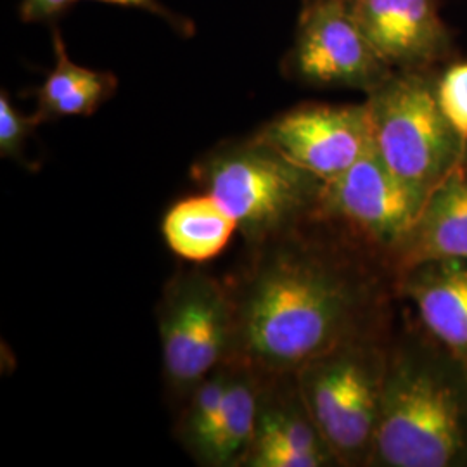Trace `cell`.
Here are the masks:
<instances>
[{
  "label": "cell",
  "mask_w": 467,
  "mask_h": 467,
  "mask_svg": "<svg viewBox=\"0 0 467 467\" xmlns=\"http://www.w3.org/2000/svg\"><path fill=\"white\" fill-rule=\"evenodd\" d=\"M92 2H104V4H113V5H121V7L146 11V13H150L152 16L163 19L173 32H177L182 36H192L196 32V26L189 17L181 16V15L170 11L160 0H92Z\"/></svg>",
  "instance_id": "20"
},
{
  "label": "cell",
  "mask_w": 467,
  "mask_h": 467,
  "mask_svg": "<svg viewBox=\"0 0 467 467\" xmlns=\"http://www.w3.org/2000/svg\"><path fill=\"white\" fill-rule=\"evenodd\" d=\"M426 200L428 194L389 170L372 142L345 173L322 182L314 217L336 222L395 253L418 222Z\"/></svg>",
  "instance_id": "8"
},
{
  "label": "cell",
  "mask_w": 467,
  "mask_h": 467,
  "mask_svg": "<svg viewBox=\"0 0 467 467\" xmlns=\"http://www.w3.org/2000/svg\"><path fill=\"white\" fill-rule=\"evenodd\" d=\"M368 464H467V366L451 351L405 348L386 360Z\"/></svg>",
  "instance_id": "2"
},
{
  "label": "cell",
  "mask_w": 467,
  "mask_h": 467,
  "mask_svg": "<svg viewBox=\"0 0 467 467\" xmlns=\"http://www.w3.org/2000/svg\"><path fill=\"white\" fill-rule=\"evenodd\" d=\"M403 274V291L438 343L467 366V260H428Z\"/></svg>",
  "instance_id": "12"
},
{
  "label": "cell",
  "mask_w": 467,
  "mask_h": 467,
  "mask_svg": "<svg viewBox=\"0 0 467 467\" xmlns=\"http://www.w3.org/2000/svg\"><path fill=\"white\" fill-rule=\"evenodd\" d=\"M436 98L451 127L467 140V61L443 71L436 80Z\"/></svg>",
  "instance_id": "19"
},
{
  "label": "cell",
  "mask_w": 467,
  "mask_h": 467,
  "mask_svg": "<svg viewBox=\"0 0 467 467\" xmlns=\"http://www.w3.org/2000/svg\"><path fill=\"white\" fill-rule=\"evenodd\" d=\"M158 331L168 388L187 399L206 376L233 360L235 317L229 283L200 270L175 275L158 306Z\"/></svg>",
  "instance_id": "6"
},
{
  "label": "cell",
  "mask_w": 467,
  "mask_h": 467,
  "mask_svg": "<svg viewBox=\"0 0 467 467\" xmlns=\"http://www.w3.org/2000/svg\"><path fill=\"white\" fill-rule=\"evenodd\" d=\"M235 231L237 222L208 192L175 202L161 223L168 248L194 264L218 256Z\"/></svg>",
  "instance_id": "16"
},
{
  "label": "cell",
  "mask_w": 467,
  "mask_h": 467,
  "mask_svg": "<svg viewBox=\"0 0 467 467\" xmlns=\"http://www.w3.org/2000/svg\"><path fill=\"white\" fill-rule=\"evenodd\" d=\"M44 121L40 117L23 115L5 90L0 92V156L23 161L28 139L34 135L38 125Z\"/></svg>",
  "instance_id": "18"
},
{
  "label": "cell",
  "mask_w": 467,
  "mask_h": 467,
  "mask_svg": "<svg viewBox=\"0 0 467 467\" xmlns=\"http://www.w3.org/2000/svg\"><path fill=\"white\" fill-rule=\"evenodd\" d=\"M348 5L393 71H426L451 56V30L436 0H348Z\"/></svg>",
  "instance_id": "10"
},
{
  "label": "cell",
  "mask_w": 467,
  "mask_h": 467,
  "mask_svg": "<svg viewBox=\"0 0 467 467\" xmlns=\"http://www.w3.org/2000/svg\"><path fill=\"white\" fill-rule=\"evenodd\" d=\"M264 374L254 368L231 362V376L223 397L217 430L201 453L202 466H243L250 451L262 397Z\"/></svg>",
  "instance_id": "15"
},
{
  "label": "cell",
  "mask_w": 467,
  "mask_h": 467,
  "mask_svg": "<svg viewBox=\"0 0 467 467\" xmlns=\"http://www.w3.org/2000/svg\"><path fill=\"white\" fill-rule=\"evenodd\" d=\"M395 258L401 272L428 260H467V148L461 161L430 192Z\"/></svg>",
  "instance_id": "13"
},
{
  "label": "cell",
  "mask_w": 467,
  "mask_h": 467,
  "mask_svg": "<svg viewBox=\"0 0 467 467\" xmlns=\"http://www.w3.org/2000/svg\"><path fill=\"white\" fill-rule=\"evenodd\" d=\"M78 0H21L19 17L23 23H44L65 15Z\"/></svg>",
  "instance_id": "21"
},
{
  "label": "cell",
  "mask_w": 467,
  "mask_h": 467,
  "mask_svg": "<svg viewBox=\"0 0 467 467\" xmlns=\"http://www.w3.org/2000/svg\"><path fill=\"white\" fill-rule=\"evenodd\" d=\"M192 177L237 222V231L253 246L314 217L322 187L316 175L254 135L201 156Z\"/></svg>",
  "instance_id": "3"
},
{
  "label": "cell",
  "mask_w": 467,
  "mask_h": 467,
  "mask_svg": "<svg viewBox=\"0 0 467 467\" xmlns=\"http://www.w3.org/2000/svg\"><path fill=\"white\" fill-rule=\"evenodd\" d=\"M388 357L368 337L348 341L295 372L301 399L337 464H368Z\"/></svg>",
  "instance_id": "5"
},
{
  "label": "cell",
  "mask_w": 467,
  "mask_h": 467,
  "mask_svg": "<svg viewBox=\"0 0 467 467\" xmlns=\"http://www.w3.org/2000/svg\"><path fill=\"white\" fill-rule=\"evenodd\" d=\"M284 73L316 88L372 92L393 73L351 15L348 0H305Z\"/></svg>",
  "instance_id": "7"
},
{
  "label": "cell",
  "mask_w": 467,
  "mask_h": 467,
  "mask_svg": "<svg viewBox=\"0 0 467 467\" xmlns=\"http://www.w3.org/2000/svg\"><path fill=\"white\" fill-rule=\"evenodd\" d=\"M254 137L327 182L372 146L368 104H303L270 119Z\"/></svg>",
  "instance_id": "9"
},
{
  "label": "cell",
  "mask_w": 467,
  "mask_h": 467,
  "mask_svg": "<svg viewBox=\"0 0 467 467\" xmlns=\"http://www.w3.org/2000/svg\"><path fill=\"white\" fill-rule=\"evenodd\" d=\"M374 148L389 170L430 196L466 152L424 71H393L366 100Z\"/></svg>",
  "instance_id": "4"
},
{
  "label": "cell",
  "mask_w": 467,
  "mask_h": 467,
  "mask_svg": "<svg viewBox=\"0 0 467 467\" xmlns=\"http://www.w3.org/2000/svg\"><path fill=\"white\" fill-rule=\"evenodd\" d=\"M231 376V362L215 368L187 397V407L179 422L177 434L196 461L217 430L225 389Z\"/></svg>",
  "instance_id": "17"
},
{
  "label": "cell",
  "mask_w": 467,
  "mask_h": 467,
  "mask_svg": "<svg viewBox=\"0 0 467 467\" xmlns=\"http://www.w3.org/2000/svg\"><path fill=\"white\" fill-rule=\"evenodd\" d=\"M337 461L301 399L295 374L265 376L244 467H324Z\"/></svg>",
  "instance_id": "11"
},
{
  "label": "cell",
  "mask_w": 467,
  "mask_h": 467,
  "mask_svg": "<svg viewBox=\"0 0 467 467\" xmlns=\"http://www.w3.org/2000/svg\"><path fill=\"white\" fill-rule=\"evenodd\" d=\"M52 44L56 65L36 90L35 113L44 123L57 118L94 115L106 100L115 96L117 75L73 63L59 30H54Z\"/></svg>",
  "instance_id": "14"
},
{
  "label": "cell",
  "mask_w": 467,
  "mask_h": 467,
  "mask_svg": "<svg viewBox=\"0 0 467 467\" xmlns=\"http://www.w3.org/2000/svg\"><path fill=\"white\" fill-rule=\"evenodd\" d=\"M229 287L235 317L231 362L260 374H295L320 355L366 337V284L305 243L296 229L254 244Z\"/></svg>",
  "instance_id": "1"
}]
</instances>
